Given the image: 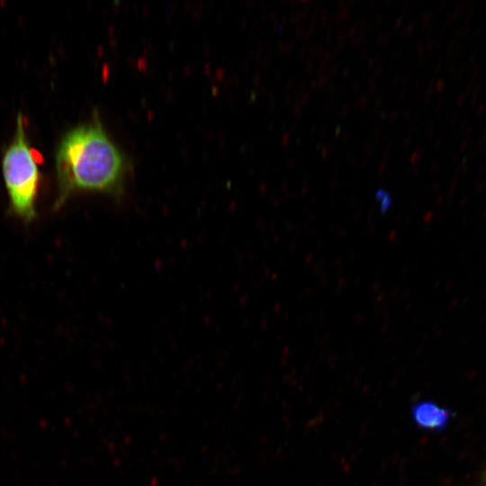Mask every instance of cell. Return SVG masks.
I'll use <instances>...</instances> for the list:
<instances>
[{"label":"cell","instance_id":"obj_57","mask_svg":"<svg viewBox=\"0 0 486 486\" xmlns=\"http://www.w3.org/2000/svg\"><path fill=\"white\" fill-rule=\"evenodd\" d=\"M338 94L340 95H343L344 94H346V87L345 86H341L340 88H338Z\"/></svg>","mask_w":486,"mask_h":486},{"label":"cell","instance_id":"obj_24","mask_svg":"<svg viewBox=\"0 0 486 486\" xmlns=\"http://www.w3.org/2000/svg\"><path fill=\"white\" fill-rule=\"evenodd\" d=\"M346 160L351 166H355L357 162L355 155H353L351 152H347Z\"/></svg>","mask_w":486,"mask_h":486},{"label":"cell","instance_id":"obj_50","mask_svg":"<svg viewBox=\"0 0 486 486\" xmlns=\"http://www.w3.org/2000/svg\"><path fill=\"white\" fill-rule=\"evenodd\" d=\"M367 58V53L365 50L362 51L359 55V60L360 61H364Z\"/></svg>","mask_w":486,"mask_h":486},{"label":"cell","instance_id":"obj_3","mask_svg":"<svg viewBox=\"0 0 486 486\" xmlns=\"http://www.w3.org/2000/svg\"><path fill=\"white\" fill-rule=\"evenodd\" d=\"M411 417L421 429L439 432L446 428L454 413L433 400H422L411 407Z\"/></svg>","mask_w":486,"mask_h":486},{"label":"cell","instance_id":"obj_43","mask_svg":"<svg viewBox=\"0 0 486 486\" xmlns=\"http://www.w3.org/2000/svg\"><path fill=\"white\" fill-rule=\"evenodd\" d=\"M383 36H384L383 32H379L376 34L375 42H376L377 44H380V43L382 42V39H383Z\"/></svg>","mask_w":486,"mask_h":486},{"label":"cell","instance_id":"obj_9","mask_svg":"<svg viewBox=\"0 0 486 486\" xmlns=\"http://www.w3.org/2000/svg\"><path fill=\"white\" fill-rule=\"evenodd\" d=\"M370 136L373 139L374 143L378 144L381 139L380 129L378 127H374V129H372V130L370 131Z\"/></svg>","mask_w":486,"mask_h":486},{"label":"cell","instance_id":"obj_11","mask_svg":"<svg viewBox=\"0 0 486 486\" xmlns=\"http://www.w3.org/2000/svg\"><path fill=\"white\" fill-rule=\"evenodd\" d=\"M349 14H350L349 9L346 5L345 7L340 9L338 17L340 21H345L349 17Z\"/></svg>","mask_w":486,"mask_h":486},{"label":"cell","instance_id":"obj_54","mask_svg":"<svg viewBox=\"0 0 486 486\" xmlns=\"http://www.w3.org/2000/svg\"><path fill=\"white\" fill-rule=\"evenodd\" d=\"M406 92H407L406 89H402V90L400 92V94H399V99H400V100H403V99H404V97H405V95H406Z\"/></svg>","mask_w":486,"mask_h":486},{"label":"cell","instance_id":"obj_61","mask_svg":"<svg viewBox=\"0 0 486 486\" xmlns=\"http://www.w3.org/2000/svg\"><path fill=\"white\" fill-rule=\"evenodd\" d=\"M390 4H391V3L388 2V1H386V2L383 3V5H384L385 7H387V6L390 5Z\"/></svg>","mask_w":486,"mask_h":486},{"label":"cell","instance_id":"obj_60","mask_svg":"<svg viewBox=\"0 0 486 486\" xmlns=\"http://www.w3.org/2000/svg\"><path fill=\"white\" fill-rule=\"evenodd\" d=\"M410 112L407 111L405 112V122H407V120L410 118Z\"/></svg>","mask_w":486,"mask_h":486},{"label":"cell","instance_id":"obj_48","mask_svg":"<svg viewBox=\"0 0 486 486\" xmlns=\"http://www.w3.org/2000/svg\"><path fill=\"white\" fill-rule=\"evenodd\" d=\"M294 100H296V99L294 98V96L292 95V94H289V93H288V95H287V97H286V104H287L288 105H290Z\"/></svg>","mask_w":486,"mask_h":486},{"label":"cell","instance_id":"obj_25","mask_svg":"<svg viewBox=\"0 0 486 486\" xmlns=\"http://www.w3.org/2000/svg\"><path fill=\"white\" fill-rule=\"evenodd\" d=\"M377 60H378V57L371 58L367 61L366 68H367V69H372V68L376 65Z\"/></svg>","mask_w":486,"mask_h":486},{"label":"cell","instance_id":"obj_41","mask_svg":"<svg viewBox=\"0 0 486 486\" xmlns=\"http://www.w3.org/2000/svg\"><path fill=\"white\" fill-rule=\"evenodd\" d=\"M390 40H391V34H386V35H384V36H383V39H382V42H381V43H382V47L387 46V45L389 44V42H390Z\"/></svg>","mask_w":486,"mask_h":486},{"label":"cell","instance_id":"obj_22","mask_svg":"<svg viewBox=\"0 0 486 486\" xmlns=\"http://www.w3.org/2000/svg\"><path fill=\"white\" fill-rule=\"evenodd\" d=\"M293 112L298 118H300L302 114V107L297 102L294 104Z\"/></svg>","mask_w":486,"mask_h":486},{"label":"cell","instance_id":"obj_30","mask_svg":"<svg viewBox=\"0 0 486 486\" xmlns=\"http://www.w3.org/2000/svg\"><path fill=\"white\" fill-rule=\"evenodd\" d=\"M338 90V85L335 83H329L328 85V92L329 94H334Z\"/></svg>","mask_w":486,"mask_h":486},{"label":"cell","instance_id":"obj_36","mask_svg":"<svg viewBox=\"0 0 486 486\" xmlns=\"http://www.w3.org/2000/svg\"><path fill=\"white\" fill-rule=\"evenodd\" d=\"M346 47V42L345 40H338L337 41V44H336V47H335V50H343Z\"/></svg>","mask_w":486,"mask_h":486},{"label":"cell","instance_id":"obj_7","mask_svg":"<svg viewBox=\"0 0 486 486\" xmlns=\"http://www.w3.org/2000/svg\"><path fill=\"white\" fill-rule=\"evenodd\" d=\"M337 56V50H327L326 52H324V55L322 57V59H323V62L324 64H329V62L331 60H333Z\"/></svg>","mask_w":486,"mask_h":486},{"label":"cell","instance_id":"obj_20","mask_svg":"<svg viewBox=\"0 0 486 486\" xmlns=\"http://www.w3.org/2000/svg\"><path fill=\"white\" fill-rule=\"evenodd\" d=\"M383 70H384V65L382 63L379 64L376 67V68L374 70V73L372 77L375 78V77L379 76L383 72Z\"/></svg>","mask_w":486,"mask_h":486},{"label":"cell","instance_id":"obj_44","mask_svg":"<svg viewBox=\"0 0 486 486\" xmlns=\"http://www.w3.org/2000/svg\"><path fill=\"white\" fill-rule=\"evenodd\" d=\"M401 24H402V17L400 16L395 21L393 24V29H399L401 26Z\"/></svg>","mask_w":486,"mask_h":486},{"label":"cell","instance_id":"obj_15","mask_svg":"<svg viewBox=\"0 0 486 486\" xmlns=\"http://www.w3.org/2000/svg\"><path fill=\"white\" fill-rule=\"evenodd\" d=\"M310 44H306L304 45L302 49H301V51H300V58H307L308 57V54H309V51L310 50Z\"/></svg>","mask_w":486,"mask_h":486},{"label":"cell","instance_id":"obj_40","mask_svg":"<svg viewBox=\"0 0 486 486\" xmlns=\"http://www.w3.org/2000/svg\"><path fill=\"white\" fill-rule=\"evenodd\" d=\"M296 163V158L295 157H288L286 159V165L288 166H292Z\"/></svg>","mask_w":486,"mask_h":486},{"label":"cell","instance_id":"obj_1","mask_svg":"<svg viewBox=\"0 0 486 486\" xmlns=\"http://www.w3.org/2000/svg\"><path fill=\"white\" fill-rule=\"evenodd\" d=\"M58 210L75 194L98 192L114 199L125 193L131 169L126 154L107 134L97 112L65 133L55 154Z\"/></svg>","mask_w":486,"mask_h":486},{"label":"cell","instance_id":"obj_23","mask_svg":"<svg viewBox=\"0 0 486 486\" xmlns=\"http://www.w3.org/2000/svg\"><path fill=\"white\" fill-rule=\"evenodd\" d=\"M399 114L400 112L398 110L392 111L388 116V121L392 123L394 122L398 119Z\"/></svg>","mask_w":486,"mask_h":486},{"label":"cell","instance_id":"obj_37","mask_svg":"<svg viewBox=\"0 0 486 486\" xmlns=\"http://www.w3.org/2000/svg\"><path fill=\"white\" fill-rule=\"evenodd\" d=\"M292 50H293V43L288 42V44H286L284 47V55H289Z\"/></svg>","mask_w":486,"mask_h":486},{"label":"cell","instance_id":"obj_2","mask_svg":"<svg viewBox=\"0 0 486 486\" xmlns=\"http://www.w3.org/2000/svg\"><path fill=\"white\" fill-rule=\"evenodd\" d=\"M2 172L11 211L23 221L31 222L37 216L36 201L41 175L21 112L16 117L14 138L2 158Z\"/></svg>","mask_w":486,"mask_h":486},{"label":"cell","instance_id":"obj_33","mask_svg":"<svg viewBox=\"0 0 486 486\" xmlns=\"http://www.w3.org/2000/svg\"><path fill=\"white\" fill-rule=\"evenodd\" d=\"M291 141V137L289 133H284L282 138V143L284 146H288Z\"/></svg>","mask_w":486,"mask_h":486},{"label":"cell","instance_id":"obj_34","mask_svg":"<svg viewBox=\"0 0 486 486\" xmlns=\"http://www.w3.org/2000/svg\"><path fill=\"white\" fill-rule=\"evenodd\" d=\"M400 74L397 75V76H395V78L393 79L392 83V88L394 90L395 88H397V86L400 85Z\"/></svg>","mask_w":486,"mask_h":486},{"label":"cell","instance_id":"obj_53","mask_svg":"<svg viewBox=\"0 0 486 486\" xmlns=\"http://www.w3.org/2000/svg\"><path fill=\"white\" fill-rule=\"evenodd\" d=\"M317 86H318V81L316 79H313L311 81V83H310V89L311 90H316Z\"/></svg>","mask_w":486,"mask_h":486},{"label":"cell","instance_id":"obj_42","mask_svg":"<svg viewBox=\"0 0 486 486\" xmlns=\"http://www.w3.org/2000/svg\"><path fill=\"white\" fill-rule=\"evenodd\" d=\"M332 40V32L330 31H328L326 36L324 37V42L325 44H328Z\"/></svg>","mask_w":486,"mask_h":486},{"label":"cell","instance_id":"obj_19","mask_svg":"<svg viewBox=\"0 0 486 486\" xmlns=\"http://www.w3.org/2000/svg\"><path fill=\"white\" fill-rule=\"evenodd\" d=\"M358 29L359 28L356 25L349 29V31L347 32V37L349 39H354L358 33Z\"/></svg>","mask_w":486,"mask_h":486},{"label":"cell","instance_id":"obj_51","mask_svg":"<svg viewBox=\"0 0 486 486\" xmlns=\"http://www.w3.org/2000/svg\"><path fill=\"white\" fill-rule=\"evenodd\" d=\"M349 137H350V131L348 130H346L343 134V140L347 141L349 140Z\"/></svg>","mask_w":486,"mask_h":486},{"label":"cell","instance_id":"obj_21","mask_svg":"<svg viewBox=\"0 0 486 486\" xmlns=\"http://www.w3.org/2000/svg\"><path fill=\"white\" fill-rule=\"evenodd\" d=\"M318 149L320 151L321 158L325 159L328 154V147L325 145H319Z\"/></svg>","mask_w":486,"mask_h":486},{"label":"cell","instance_id":"obj_55","mask_svg":"<svg viewBox=\"0 0 486 486\" xmlns=\"http://www.w3.org/2000/svg\"><path fill=\"white\" fill-rule=\"evenodd\" d=\"M348 75H349V70H348V68H346V69H344V70L342 71V78H344V79L346 78V77L348 76Z\"/></svg>","mask_w":486,"mask_h":486},{"label":"cell","instance_id":"obj_46","mask_svg":"<svg viewBox=\"0 0 486 486\" xmlns=\"http://www.w3.org/2000/svg\"><path fill=\"white\" fill-rule=\"evenodd\" d=\"M317 131H318V127H317L316 124H313V125L311 126L310 130V135L311 137H314V136L316 135Z\"/></svg>","mask_w":486,"mask_h":486},{"label":"cell","instance_id":"obj_29","mask_svg":"<svg viewBox=\"0 0 486 486\" xmlns=\"http://www.w3.org/2000/svg\"><path fill=\"white\" fill-rule=\"evenodd\" d=\"M389 163L387 160H382L379 166V175H382L388 168Z\"/></svg>","mask_w":486,"mask_h":486},{"label":"cell","instance_id":"obj_52","mask_svg":"<svg viewBox=\"0 0 486 486\" xmlns=\"http://www.w3.org/2000/svg\"><path fill=\"white\" fill-rule=\"evenodd\" d=\"M327 147H328V153H330L335 149L336 144L334 142H330L328 146Z\"/></svg>","mask_w":486,"mask_h":486},{"label":"cell","instance_id":"obj_38","mask_svg":"<svg viewBox=\"0 0 486 486\" xmlns=\"http://www.w3.org/2000/svg\"><path fill=\"white\" fill-rule=\"evenodd\" d=\"M328 131V126L323 125L320 130V133H319L320 137L324 138L327 135Z\"/></svg>","mask_w":486,"mask_h":486},{"label":"cell","instance_id":"obj_28","mask_svg":"<svg viewBox=\"0 0 486 486\" xmlns=\"http://www.w3.org/2000/svg\"><path fill=\"white\" fill-rule=\"evenodd\" d=\"M392 141L390 140V142H388L383 153H382V160H387V157H388V154L392 148Z\"/></svg>","mask_w":486,"mask_h":486},{"label":"cell","instance_id":"obj_14","mask_svg":"<svg viewBox=\"0 0 486 486\" xmlns=\"http://www.w3.org/2000/svg\"><path fill=\"white\" fill-rule=\"evenodd\" d=\"M383 92H384V91H381V92L377 94V96H376V98H375V100H374V108H375V109H379L380 106H381L382 104Z\"/></svg>","mask_w":486,"mask_h":486},{"label":"cell","instance_id":"obj_8","mask_svg":"<svg viewBox=\"0 0 486 486\" xmlns=\"http://www.w3.org/2000/svg\"><path fill=\"white\" fill-rule=\"evenodd\" d=\"M364 40V32L359 30L357 35L353 39L351 42V48L356 49L359 47V45L362 43V40Z\"/></svg>","mask_w":486,"mask_h":486},{"label":"cell","instance_id":"obj_18","mask_svg":"<svg viewBox=\"0 0 486 486\" xmlns=\"http://www.w3.org/2000/svg\"><path fill=\"white\" fill-rule=\"evenodd\" d=\"M370 119L374 121V122H378L380 121L381 119L383 118V115L384 113L383 112H372L370 114Z\"/></svg>","mask_w":486,"mask_h":486},{"label":"cell","instance_id":"obj_39","mask_svg":"<svg viewBox=\"0 0 486 486\" xmlns=\"http://www.w3.org/2000/svg\"><path fill=\"white\" fill-rule=\"evenodd\" d=\"M293 85H294V78L291 76L288 79L287 83L285 84V89L289 91L293 86Z\"/></svg>","mask_w":486,"mask_h":486},{"label":"cell","instance_id":"obj_17","mask_svg":"<svg viewBox=\"0 0 486 486\" xmlns=\"http://www.w3.org/2000/svg\"><path fill=\"white\" fill-rule=\"evenodd\" d=\"M320 19L322 24H326L328 22V14L327 9H323L321 13L320 14Z\"/></svg>","mask_w":486,"mask_h":486},{"label":"cell","instance_id":"obj_26","mask_svg":"<svg viewBox=\"0 0 486 486\" xmlns=\"http://www.w3.org/2000/svg\"><path fill=\"white\" fill-rule=\"evenodd\" d=\"M329 66H330L329 64H324V63H322V64L320 66L319 69H318V73H319L320 75L327 74V73H328V68H329Z\"/></svg>","mask_w":486,"mask_h":486},{"label":"cell","instance_id":"obj_49","mask_svg":"<svg viewBox=\"0 0 486 486\" xmlns=\"http://www.w3.org/2000/svg\"><path fill=\"white\" fill-rule=\"evenodd\" d=\"M298 129V123L296 122H292L291 125H290V131L292 133H294Z\"/></svg>","mask_w":486,"mask_h":486},{"label":"cell","instance_id":"obj_13","mask_svg":"<svg viewBox=\"0 0 486 486\" xmlns=\"http://www.w3.org/2000/svg\"><path fill=\"white\" fill-rule=\"evenodd\" d=\"M403 52V47L400 46L397 50H395L390 56V61L394 62Z\"/></svg>","mask_w":486,"mask_h":486},{"label":"cell","instance_id":"obj_58","mask_svg":"<svg viewBox=\"0 0 486 486\" xmlns=\"http://www.w3.org/2000/svg\"><path fill=\"white\" fill-rule=\"evenodd\" d=\"M332 169H333L334 172L338 171L339 170V165L338 163L333 164Z\"/></svg>","mask_w":486,"mask_h":486},{"label":"cell","instance_id":"obj_16","mask_svg":"<svg viewBox=\"0 0 486 486\" xmlns=\"http://www.w3.org/2000/svg\"><path fill=\"white\" fill-rule=\"evenodd\" d=\"M339 68H340V65L338 63L334 65H330L327 73L328 76L330 77L331 76L335 75L337 72H338Z\"/></svg>","mask_w":486,"mask_h":486},{"label":"cell","instance_id":"obj_6","mask_svg":"<svg viewBox=\"0 0 486 486\" xmlns=\"http://www.w3.org/2000/svg\"><path fill=\"white\" fill-rule=\"evenodd\" d=\"M376 146L377 144L375 143L371 144L369 142H365L363 146V152L365 155V157L370 158L371 155L374 153Z\"/></svg>","mask_w":486,"mask_h":486},{"label":"cell","instance_id":"obj_31","mask_svg":"<svg viewBox=\"0 0 486 486\" xmlns=\"http://www.w3.org/2000/svg\"><path fill=\"white\" fill-rule=\"evenodd\" d=\"M307 74L310 75L314 70V64L312 61H308L305 66Z\"/></svg>","mask_w":486,"mask_h":486},{"label":"cell","instance_id":"obj_27","mask_svg":"<svg viewBox=\"0 0 486 486\" xmlns=\"http://www.w3.org/2000/svg\"><path fill=\"white\" fill-rule=\"evenodd\" d=\"M350 111V106L349 104H345L342 108V110L340 111V112L338 113V115L341 117V118H344L346 117L348 112Z\"/></svg>","mask_w":486,"mask_h":486},{"label":"cell","instance_id":"obj_32","mask_svg":"<svg viewBox=\"0 0 486 486\" xmlns=\"http://www.w3.org/2000/svg\"><path fill=\"white\" fill-rule=\"evenodd\" d=\"M360 87H361V83L358 80L353 81V83L351 84V86H350L351 90L354 91V92H357Z\"/></svg>","mask_w":486,"mask_h":486},{"label":"cell","instance_id":"obj_45","mask_svg":"<svg viewBox=\"0 0 486 486\" xmlns=\"http://www.w3.org/2000/svg\"><path fill=\"white\" fill-rule=\"evenodd\" d=\"M410 139H409V138L406 139V140H402V142H401V144H400V148H401V149L407 148L410 146Z\"/></svg>","mask_w":486,"mask_h":486},{"label":"cell","instance_id":"obj_47","mask_svg":"<svg viewBox=\"0 0 486 486\" xmlns=\"http://www.w3.org/2000/svg\"><path fill=\"white\" fill-rule=\"evenodd\" d=\"M305 82H301L300 85H299V88L297 89V91L299 92L300 95L303 94L304 92V89H305Z\"/></svg>","mask_w":486,"mask_h":486},{"label":"cell","instance_id":"obj_56","mask_svg":"<svg viewBox=\"0 0 486 486\" xmlns=\"http://www.w3.org/2000/svg\"><path fill=\"white\" fill-rule=\"evenodd\" d=\"M340 131H341V128H340V127H338V128L336 129V131H335V134H334V138H335V139H337V138L339 136Z\"/></svg>","mask_w":486,"mask_h":486},{"label":"cell","instance_id":"obj_4","mask_svg":"<svg viewBox=\"0 0 486 486\" xmlns=\"http://www.w3.org/2000/svg\"><path fill=\"white\" fill-rule=\"evenodd\" d=\"M378 202H380L381 203L380 205L381 213L384 214L388 211V209L391 207L392 197L390 196L388 193H386V194Z\"/></svg>","mask_w":486,"mask_h":486},{"label":"cell","instance_id":"obj_10","mask_svg":"<svg viewBox=\"0 0 486 486\" xmlns=\"http://www.w3.org/2000/svg\"><path fill=\"white\" fill-rule=\"evenodd\" d=\"M310 93H303L302 94H301L298 99L296 100V102L302 106L303 107L307 103L308 101L310 100Z\"/></svg>","mask_w":486,"mask_h":486},{"label":"cell","instance_id":"obj_12","mask_svg":"<svg viewBox=\"0 0 486 486\" xmlns=\"http://www.w3.org/2000/svg\"><path fill=\"white\" fill-rule=\"evenodd\" d=\"M367 88H368V93L373 95L374 94L375 91H376V84H375V79L374 77H371L368 82H367Z\"/></svg>","mask_w":486,"mask_h":486},{"label":"cell","instance_id":"obj_59","mask_svg":"<svg viewBox=\"0 0 486 486\" xmlns=\"http://www.w3.org/2000/svg\"><path fill=\"white\" fill-rule=\"evenodd\" d=\"M368 5H369L370 8H374V6L376 5V2H375V1H370V2L368 3Z\"/></svg>","mask_w":486,"mask_h":486},{"label":"cell","instance_id":"obj_5","mask_svg":"<svg viewBox=\"0 0 486 486\" xmlns=\"http://www.w3.org/2000/svg\"><path fill=\"white\" fill-rule=\"evenodd\" d=\"M368 97L365 94H361L355 103V108L365 109L368 107Z\"/></svg>","mask_w":486,"mask_h":486},{"label":"cell","instance_id":"obj_35","mask_svg":"<svg viewBox=\"0 0 486 486\" xmlns=\"http://www.w3.org/2000/svg\"><path fill=\"white\" fill-rule=\"evenodd\" d=\"M382 21H383V16H382L381 14H378L375 16L374 20V24L375 26H379V25H381V23L382 22Z\"/></svg>","mask_w":486,"mask_h":486}]
</instances>
